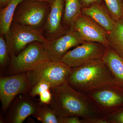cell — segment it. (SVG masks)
I'll return each mask as SVG.
<instances>
[{"instance_id": "9", "label": "cell", "mask_w": 123, "mask_h": 123, "mask_svg": "<svg viewBox=\"0 0 123 123\" xmlns=\"http://www.w3.org/2000/svg\"><path fill=\"white\" fill-rule=\"evenodd\" d=\"M95 42H85L68 51L60 61L71 68H75L94 60L102 58L107 47Z\"/></svg>"}, {"instance_id": "14", "label": "cell", "mask_w": 123, "mask_h": 123, "mask_svg": "<svg viewBox=\"0 0 123 123\" xmlns=\"http://www.w3.org/2000/svg\"><path fill=\"white\" fill-rule=\"evenodd\" d=\"M82 13L87 15L108 32L114 26L116 21L112 18L105 4L95 3L82 8Z\"/></svg>"}, {"instance_id": "23", "label": "cell", "mask_w": 123, "mask_h": 123, "mask_svg": "<svg viewBox=\"0 0 123 123\" xmlns=\"http://www.w3.org/2000/svg\"><path fill=\"white\" fill-rule=\"evenodd\" d=\"M52 86L49 83L44 81H41L32 87L29 94L31 97L34 98L37 95H39L40 94L45 91L50 89Z\"/></svg>"}, {"instance_id": "26", "label": "cell", "mask_w": 123, "mask_h": 123, "mask_svg": "<svg viewBox=\"0 0 123 123\" xmlns=\"http://www.w3.org/2000/svg\"><path fill=\"white\" fill-rule=\"evenodd\" d=\"M82 8L89 7L91 5L95 3L105 4L103 0H81Z\"/></svg>"}, {"instance_id": "25", "label": "cell", "mask_w": 123, "mask_h": 123, "mask_svg": "<svg viewBox=\"0 0 123 123\" xmlns=\"http://www.w3.org/2000/svg\"><path fill=\"white\" fill-rule=\"evenodd\" d=\"M60 123H84L83 119L78 116L61 117Z\"/></svg>"}, {"instance_id": "8", "label": "cell", "mask_w": 123, "mask_h": 123, "mask_svg": "<svg viewBox=\"0 0 123 123\" xmlns=\"http://www.w3.org/2000/svg\"><path fill=\"white\" fill-rule=\"evenodd\" d=\"M42 31L13 22L9 32V40L7 44L11 56L20 53L28 44L35 42L45 43L48 42Z\"/></svg>"}, {"instance_id": "30", "label": "cell", "mask_w": 123, "mask_h": 123, "mask_svg": "<svg viewBox=\"0 0 123 123\" xmlns=\"http://www.w3.org/2000/svg\"></svg>"}, {"instance_id": "15", "label": "cell", "mask_w": 123, "mask_h": 123, "mask_svg": "<svg viewBox=\"0 0 123 123\" xmlns=\"http://www.w3.org/2000/svg\"><path fill=\"white\" fill-rule=\"evenodd\" d=\"M116 81L123 86V58L110 46L107 47L102 58Z\"/></svg>"}, {"instance_id": "24", "label": "cell", "mask_w": 123, "mask_h": 123, "mask_svg": "<svg viewBox=\"0 0 123 123\" xmlns=\"http://www.w3.org/2000/svg\"><path fill=\"white\" fill-rule=\"evenodd\" d=\"M40 103L43 104L49 105L52 99V94L50 89L43 92L39 95Z\"/></svg>"}, {"instance_id": "12", "label": "cell", "mask_w": 123, "mask_h": 123, "mask_svg": "<svg viewBox=\"0 0 123 123\" xmlns=\"http://www.w3.org/2000/svg\"><path fill=\"white\" fill-rule=\"evenodd\" d=\"M64 2V0H53L46 23L42 31L44 37L48 40H52L66 34L69 30L63 24Z\"/></svg>"}, {"instance_id": "4", "label": "cell", "mask_w": 123, "mask_h": 123, "mask_svg": "<svg viewBox=\"0 0 123 123\" xmlns=\"http://www.w3.org/2000/svg\"><path fill=\"white\" fill-rule=\"evenodd\" d=\"M50 8L47 2L24 0L17 7L13 22L42 31Z\"/></svg>"}, {"instance_id": "5", "label": "cell", "mask_w": 123, "mask_h": 123, "mask_svg": "<svg viewBox=\"0 0 123 123\" xmlns=\"http://www.w3.org/2000/svg\"><path fill=\"white\" fill-rule=\"evenodd\" d=\"M50 60L44 43L33 42L18 55L11 56L9 71L11 75L27 72L40 64Z\"/></svg>"}, {"instance_id": "1", "label": "cell", "mask_w": 123, "mask_h": 123, "mask_svg": "<svg viewBox=\"0 0 123 123\" xmlns=\"http://www.w3.org/2000/svg\"><path fill=\"white\" fill-rule=\"evenodd\" d=\"M49 105L61 117L78 116L83 119L103 115L87 94L76 90L66 82L51 88Z\"/></svg>"}, {"instance_id": "2", "label": "cell", "mask_w": 123, "mask_h": 123, "mask_svg": "<svg viewBox=\"0 0 123 123\" xmlns=\"http://www.w3.org/2000/svg\"><path fill=\"white\" fill-rule=\"evenodd\" d=\"M67 82L76 90L84 93L107 85L117 84L102 59L73 68Z\"/></svg>"}, {"instance_id": "22", "label": "cell", "mask_w": 123, "mask_h": 123, "mask_svg": "<svg viewBox=\"0 0 123 123\" xmlns=\"http://www.w3.org/2000/svg\"><path fill=\"white\" fill-rule=\"evenodd\" d=\"M102 118L106 123H123V107Z\"/></svg>"}, {"instance_id": "6", "label": "cell", "mask_w": 123, "mask_h": 123, "mask_svg": "<svg viewBox=\"0 0 123 123\" xmlns=\"http://www.w3.org/2000/svg\"><path fill=\"white\" fill-rule=\"evenodd\" d=\"M85 94L91 98L103 116L123 107V85L110 84Z\"/></svg>"}, {"instance_id": "20", "label": "cell", "mask_w": 123, "mask_h": 123, "mask_svg": "<svg viewBox=\"0 0 123 123\" xmlns=\"http://www.w3.org/2000/svg\"><path fill=\"white\" fill-rule=\"evenodd\" d=\"M103 1L115 21L123 17V0H103Z\"/></svg>"}, {"instance_id": "27", "label": "cell", "mask_w": 123, "mask_h": 123, "mask_svg": "<svg viewBox=\"0 0 123 123\" xmlns=\"http://www.w3.org/2000/svg\"><path fill=\"white\" fill-rule=\"evenodd\" d=\"M83 121L84 123H106L102 117H93L86 119H83Z\"/></svg>"}, {"instance_id": "28", "label": "cell", "mask_w": 123, "mask_h": 123, "mask_svg": "<svg viewBox=\"0 0 123 123\" xmlns=\"http://www.w3.org/2000/svg\"><path fill=\"white\" fill-rule=\"evenodd\" d=\"M10 0H0V8H4L8 4Z\"/></svg>"}, {"instance_id": "10", "label": "cell", "mask_w": 123, "mask_h": 123, "mask_svg": "<svg viewBox=\"0 0 123 123\" xmlns=\"http://www.w3.org/2000/svg\"><path fill=\"white\" fill-rule=\"evenodd\" d=\"M85 42L74 27H73L63 35L49 40L44 44L50 60L60 61L70 49Z\"/></svg>"}, {"instance_id": "7", "label": "cell", "mask_w": 123, "mask_h": 123, "mask_svg": "<svg viewBox=\"0 0 123 123\" xmlns=\"http://www.w3.org/2000/svg\"><path fill=\"white\" fill-rule=\"evenodd\" d=\"M32 87L26 73L0 78V99L2 111L6 112L18 95L29 93Z\"/></svg>"}, {"instance_id": "18", "label": "cell", "mask_w": 123, "mask_h": 123, "mask_svg": "<svg viewBox=\"0 0 123 123\" xmlns=\"http://www.w3.org/2000/svg\"><path fill=\"white\" fill-rule=\"evenodd\" d=\"M109 46L123 58V17L116 21L107 36Z\"/></svg>"}, {"instance_id": "17", "label": "cell", "mask_w": 123, "mask_h": 123, "mask_svg": "<svg viewBox=\"0 0 123 123\" xmlns=\"http://www.w3.org/2000/svg\"><path fill=\"white\" fill-rule=\"evenodd\" d=\"M64 2L63 24L70 30L74 27L75 20L82 13V5L81 0H64Z\"/></svg>"}, {"instance_id": "19", "label": "cell", "mask_w": 123, "mask_h": 123, "mask_svg": "<svg viewBox=\"0 0 123 123\" xmlns=\"http://www.w3.org/2000/svg\"><path fill=\"white\" fill-rule=\"evenodd\" d=\"M33 116L43 123H60L61 117L49 105L40 102L36 112Z\"/></svg>"}, {"instance_id": "16", "label": "cell", "mask_w": 123, "mask_h": 123, "mask_svg": "<svg viewBox=\"0 0 123 123\" xmlns=\"http://www.w3.org/2000/svg\"><path fill=\"white\" fill-rule=\"evenodd\" d=\"M24 0H10L6 6L0 10V35L5 36L8 43L9 40L10 27L13 21L14 15L18 5Z\"/></svg>"}, {"instance_id": "3", "label": "cell", "mask_w": 123, "mask_h": 123, "mask_svg": "<svg viewBox=\"0 0 123 123\" xmlns=\"http://www.w3.org/2000/svg\"><path fill=\"white\" fill-rule=\"evenodd\" d=\"M72 69L61 62L50 60L40 64L26 73L32 87L40 82L44 81L52 87L67 82Z\"/></svg>"}, {"instance_id": "29", "label": "cell", "mask_w": 123, "mask_h": 123, "mask_svg": "<svg viewBox=\"0 0 123 123\" xmlns=\"http://www.w3.org/2000/svg\"><path fill=\"white\" fill-rule=\"evenodd\" d=\"M34 0L38 1H42V2H47L49 4H51L53 0Z\"/></svg>"}, {"instance_id": "11", "label": "cell", "mask_w": 123, "mask_h": 123, "mask_svg": "<svg viewBox=\"0 0 123 123\" xmlns=\"http://www.w3.org/2000/svg\"><path fill=\"white\" fill-rule=\"evenodd\" d=\"M74 27L85 42H95L109 46L108 32L87 15L82 13L75 20Z\"/></svg>"}, {"instance_id": "13", "label": "cell", "mask_w": 123, "mask_h": 123, "mask_svg": "<svg viewBox=\"0 0 123 123\" xmlns=\"http://www.w3.org/2000/svg\"><path fill=\"white\" fill-rule=\"evenodd\" d=\"M17 98L12 103L6 118L7 122L22 123L29 116L35 114L39 103L29 95Z\"/></svg>"}, {"instance_id": "21", "label": "cell", "mask_w": 123, "mask_h": 123, "mask_svg": "<svg viewBox=\"0 0 123 123\" xmlns=\"http://www.w3.org/2000/svg\"><path fill=\"white\" fill-rule=\"evenodd\" d=\"M9 51L7 42L4 35L0 36V65L1 68H5L9 59Z\"/></svg>"}]
</instances>
